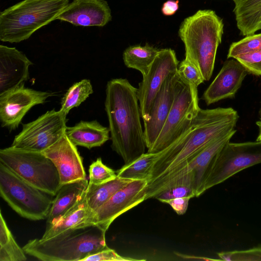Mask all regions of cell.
<instances>
[{
  "label": "cell",
  "instance_id": "6da1fadb",
  "mask_svg": "<svg viewBox=\"0 0 261 261\" xmlns=\"http://www.w3.org/2000/svg\"><path fill=\"white\" fill-rule=\"evenodd\" d=\"M239 116L232 108L199 109L190 128L177 140L159 152L152 177L146 187V200L160 186L182 169L199 151L217 137L234 129Z\"/></svg>",
  "mask_w": 261,
  "mask_h": 261
},
{
  "label": "cell",
  "instance_id": "7a4b0ae2",
  "mask_svg": "<svg viewBox=\"0 0 261 261\" xmlns=\"http://www.w3.org/2000/svg\"><path fill=\"white\" fill-rule=\"evenodd\" d=\"M106 94L111 148L127 164L144 153L146 148L137 88L126 79H114L108 82Z\"/></svg>",
  "mask_w": 261,
  "mask_h": 261
},
{
  "label": "cell",
  "instance_id": "3957f363",
  "mask_svg": "<svg viewBox=\"0 0 261 261\" xmlns=\"http://www.w3.org/2000/svg\"><path fill=\"white\" fill-rule=\"evenodd\" d=\"M224 23L212 10H199L185 18L178 30L185 57L199 68L204 81L212 75L217 51L222 41Z\"/></svg>",
  "mask_w": 261,
  "mask_h": 261
},
{
  "label": "cell",
  "instance_id": "277c9868",
  "mask_svg": "<svg viewBox=\"0 0 261 261\" xmlns=\"http://www.w3.org/2000/svg\"><path fill=\"white\" fill-rule=\"evenodd\" d=\"M106 232L96 225L66 230L47 239L29 240L26 254L42 261H77L108 248Z\"/></svg>",
  "mask_w": 261,
  "mask_h": 261
},
{
  "label": "cell",
  "instance_id": "5b68a950",
  "mask_svg": "<svg viewBox=\"0 0 261 261\" xmlns=\"http://www.w3.org/2000/svg\"><path fill=\"white\" fill-rule=\"evenodd\" d=\"M69 4V0H23L0 13V40L18 43L51 21Z\"/></svg>",
  "mask_w": 261,
  "mask_h": 261
},
{
  "label": "cell",
  "instance_id": "8992f818",
  "mask_svg": "<svg viewBox=\"0 0 261 261\" xmlns=\"http://www.w3.org/2000/svg\"><path fill=\"white\" fill-rule=\"evenodd\" d=\"M0 163L32 186L52 196L56 195L61 186L57 167L42 152L11 146L0 150Z\"/></svg>",
  "mask_w": 261,
  "mask_h": 261
},
{
  "label": "cell",
  "instance_id": "52a82bcc",
  "mask_svg": "<svg viewBox=\"0 0 261 261\" xmlns=\"http://www.w3.org/2000/svg\"><path fill=\"white\" fill-rule=\"evenodd\" d=\"M0 195L18 215L27 219H46L52 196L32 186L0 163Z\"/></svg>",
  "mask_w": 261,
  "mask_h": 261
},
{
  "label": "cell",
  "instance_id": "ba28073f",
  "mask_svg": "<svg viewBox=\"0 0 261 261\" xmlns=\"http://www.w3.org/2000/svg\"><path fill=\"white\" fill-rule=\"evenodd\" d=\"M174 100L164 125L148 152L158 153L172 145L192 126L200 109L188 83L179 75Z\"/></svg>",
  "mask_w": 261,
  "mask_h": 261
},
{
  "label": "cell",
  "instance_id": "9c48e42d",
  "mask_svg": "<svg viewBox=\"0 0 261 261\" xmlns=\"http://www.w3.org/2000/svg\"><path fill=\"white\" fill-rule=\"evenodd\" d=\"M260 163L261 141H229L215 158L206 177L205 190L223 182L243 170Z\"/></svg>",
  "mask_w": 261,
  "mask_h": 261
},
{
  "label": "cell",
  "instance_id": "30bf717a",
  "mask_svg": "<svg viewBox=\"0 0 261 261\" xmlns=\"http://www.w3.org/2000/svg\"><path fill=\"white\" fill-rule=\"evenodd\" d=\"M67 120L66 116L59 110L48 111L36 119L23 124L11 146L42 152L65 134Z\"/></svg>",
  "mask_w": 261,
  "mask_h": 261
},
{
  "label": "cell",
  "instance_id": "8fae6325",
  "mask_svg": "<svg viewBox=\"0 0 261 261\" xmlns=\"http://www.w3.org/2000/svg\"><path fill=\"white\" fill-rule=\"evenodd\" d=\"M236 132L234 128L229 130L213 140L194 156L182 169L164 181L154 192L152 198H155L168 182L178 178H182L191 186L195 197L203 194L205 191L206 177L215 158Z\"/></svg>",
  "mask_w": 261,
  "mask_h": 261
},
{
  "label": "cell",
  "instance_id": "7c38bea8",
  "mask_svg": "<svg viewBox=\"0 0 261 261\" xmlns=\"http://www.w3.org/2000/svg\"><path fill=\"white\" fill-rule=\"evenodd\" d=\"M178 64L179 61L174 50L161 49L148 72L143 76L137 88V95L143 122L148 120L154 99L166 77L177 70Z\"/></svg>",
  "mask_w": 261,
  "mask_h": 261
},
{
  "label": "cell",
  "instance_id": "4fadbf2b",
  "mask_svg": "<svg viewBox=\"0 0 261 261\" xmlns=\"http://www.w3.org/2000/svg\"><path fill=\"white\" fill-rule=\"evenodd\" d=\"M52 93L26 88L24 84L0 94L1 126L10 131L18 128L34 106L43 103Z\"/></svg>",
  "mask_w": 261,
  "mask_h": 261
},
{
  "label": "cell",
  "instance_id": "5bb4252c",
  "mask_svg": "<svg viewBox=\"0 0 261 261\" xmlns=\"http://www.w3.org/2000/svg\"><path fill=\"white\" fill-rule=\"evenodd\" d=\"M147 180H135L116 192L94 214L92 224L106 232L122 214L146 200Z\"/></svg>",
  "mask_w": 261,
  "mask_h": 261
},
{
  "label": "cell",
  "instance_id": "9a60e30c",
  "mask_svg": "<svg viewBox=\"0 0 261 261\" xmlns=\"http://www.w3.org/2000/svg\"><path fill=\"white\" fill-rule=\"evenodd\" d=\"M177 70L166 77L153 102L149 119L144 121V136L149 149L159 136L172 106L179 80Z\"/></svg>",
  "mask_w": 261,
  "mask_h": 261
},
{
  "label": "cell",
  "instance_id": "2e32d148",
  "mask_svg": "<svg viewBox=\"0 0 261 261\" xmlns=\"http://www.w3.org/2000/svg\"><path fill=\"white\" fill-rule=\"evenodd\" d=\"M57 167L61 185L86 178L82 157L65 134L57 142L42 152Z\"/></svg>",
  "mask_w": 261,
  "mask_h": 261
},
{
  "label": "cell",
  "instance_id": "e0dca14e",
  "mask_svg": "<svg viewBox=\"0 0 261 261\" xmlns=\"http://www.w3.org/2000/svg\"><path fill=\"white\" fill-rule=\"evenodd\" d=\"M248 73L245 67L236 59L226 60L204 92L202 99L209 106L224 99L234 97Z\"/></svg>",
  "mask_w": 261,
  "mask_h": 261
},
{
  "label": "cell",
  "instance_id": "ac0fdd59",
  "mask_svg": "<svg viewBox=\"0 0 261 261\" xmlns=\"http://www.w3.org/2000/svg\"><path fill=\"white\" fill-rule=\"evenodd\" d=\"M57 19L75 26L101 27L111 20V10L105 0H73Z\"/></svg>",
  "mask_w": 261,
  "mask_h": 261
},
{
  "label": "cell",
  "instance_id": "d6986e66",
  "mask_svg": "<svg viewBox=\"0 0 261 261\" xmlns=\"http://www.w3.org/2000/svg\"><path fill=\"white\" fill-rule=\"evenodd\" d=\"M32 62L15 47L0 45V94L15 88L29 78Z\"/></svg>",
  "mask_w": 261,
  "mask_h": 261
},
{
  "label": "cell",
  "instance_id": "ffe728a7",
  "mask_svg": "<svg viewBox=\"0 0 261 261\" xmlns=\"http://www.w3.org/2000/svg\"><path fill=\"white\" fill-rule=\"evenodd\" d=\"M85 178L62 185L58 191L46 218V228L56 223L74 206L86 192L88 185Z\"/></svg>",
  "mask_w": 261,
  "mask_h": 261
},
{
  "label": "cell",
  "instance_id": "44dd1931",
  "mask_svg": "<svg viewBox=\"0 0 261 261\" xmlns=\"http://www.w3.org/2000/svg\"><path fill=\"white\" fill-rule=\"evenodd\" d=\"M65 134L76 146L89 149L101 146L110 139L109 128L97 120H82L73 126H67Z\"/></svg>",
  "mask_w": 261,
  "mask_h": 261
},
{
  "label": "cell",
  "instance_id": "7402d4cb",
  "mask_svg": "<svg viewBox=\"0 0 261 261\" xmlns=\"http://www.w3.org/2000/svg\"><path fill=\"white\" fill-rule=\"evenodd\" d=\"M93 213L87 201L86 191L77 203L54 225L46 228L42 240H47L68 229L83 227L92 224Z\"/></svg>",
  "mask_w": 261,
  "mask_h": 261
},
{
  "label": "cell",
  "instance_id": "603a6c76",
  "mask_svg": "<svg viewBox=\"0 0 261 261\" xmlns=\"http://www.w3.org/2000/svg\"><path fill=\"white\" fill-rule=\"evenodd\" d=\"M237 26L247 36L261 30V0H232Z\"/></svg>",
  "mask_w": 261,
  "mask_h": 261
},
{
  "label": "cell",
  "instance_id": "cb8c5ba5",
  "mask_svg": "<svg viewBox=\"0 0 261 261\" xmlns=\"http://www.w3.org/2000/svg\"><path fill=\"white\" fill-rule=\"evenodd\" d=\"M133 180L117 176L115 179L100 185L88 183L86 190L87 203L90 210L95 212L116 192Z\"/></svg>",
  "mask_w": 261,
  "mask_h": 261
},
{
  "label": "cell",
  "instance_id": "d4e9b609",
  "mask_svg": "<svg viewBox=\"0 0 261 261\" xmlns=\"http://www.w3.org/2000/svg\"><path fill=\"white\" fill-rule=\"evenodd\" d=\"M160 49L146 43L145 45H132L126 48L123 53L125 65L136 69L145 76Z\"/></svg>",
  "mask_w": 261,
  "mask_h": 261
},
{
  "label": "cell",
  "instance_id": "484cf974",
  "mask_svg": "<svg viewBox=\"0 0 261 261\" xmlns=\"http://www.w3.org/2000/svg\"><path fill=\"white\" fill-rule=\"evenodd\" d=\"M159 156V152H147L133 162L124 164L116 171L117 176L135 180H147L152 177L153 168Z\"/></svg>",
  "mask_w": 261,
  "mask_h": 261
},
{
  "label": "cell",
  "instance_id": "4316f807",
  "mask_svg": "<svg viewBox=\"0 0 261 261\" xmlns=\"http://www.w3.org/2000/svg\"><path fill=\"white\" fill-rule=\"evenodd\" d=\"M25 253L15 241L1 211L0 261H25Z\"/></svg>",
  "mask_w": 261,
  "mask_h": 261
},
{
  "label": "cell",
  "instance_id": "83f0119b",
  "mask_svg": "<svg viewBox=\"0 0 261 261\" xmlns=\"http://www.w3.org/2000/svg\"><path fill=\"white\" fill-rule=\"evenodd\" d=\"M93 92L91 82L83 79L75 83L67 90L61 102L60 112L67 116L73 108L79 106Z\"/></svg>",
  "mask_w": 261,
  "mask_h": 261
},
{
  "label": "cell",
  "instance_id": "f1b7e54d",
  "mask_svg": "<svg viewBox=\"0 0 261 261\" xmlns=\"http://www.w3.org/2000/svg\"><path fill=\"white\" fill-rule=\"evenodd\" d=\"M177 72L181 78L188 83L195 100L199 102L198 87L204 81L199 68L192 61L185 57L179 63Z\"/></svg>",
  "mask_w": 261,
  "mask_h": 261
},
{
  "label": "cell",
  "instance_id": "f546056e",
  "mask_svg": "<svg viewBox=\"0 0 261 261\" xmlns=\"http://www.w3.org/2000/svg\"><path fill=\"white\" fill-rule=\"evenodd\" d=\"M261 50V33L245 36L231 43L227 57L228 59L254 53Z\"/></svg>",
  "mask_w": 261,
  "mask_h": 261
},
{
  "label": "cell",
  "instance_id": "4dcf8cb0",
  "mask_svg": "<svg viewBox=\"0 0 261 261\" xmlns=\"http://www.w3.org/2000/svg\"><path fill=\"white\" fill-rule=\"evenodd\" d=\"M89 183L100 185L115 179L117 175L116 172L102 163L101 158H97L89 166Z\"/></svg>",
  "mask_w": 261,
  "mask_h": 261
},
{
  "label": "cell",
  "instance_id": "1f68e13d",
  "mask_svg": "<svg viewBox=\"0 0 261 261\" xmlns=\"http://www.w3.org/2000/svg\"><path fill=\"white\" fill-rule=\"evenodd\" d=\"M218 256L226 261H261V246L253 248L221 252Z\"/></svg>",
  "mask_w": 261,
  "mask_h": 261
},
{
  "label": "cell",
  "instance_id": "d6a6232c",
  "mask_svg": "<svg viewBox=\"0 0 261 261\" xmlns=\"http://www.w3.org/2000/svg\"><path fill=\"white\" fill-rule=\"evenodd\" d=\"M250 73L261 75V50L235 58Z\"/></svg>",
  "mask_w": 261,
  "mask_h": 261
},
{
  "label": "cell",
  "instance_id": "836d02e7",
  "mask_svg": "<svg viewBox=\"0 0 261 261\" xmlns=\"http://www.w3.org/2000/svg\"><path fill=\"white\" fill-rule=\"evenodd\" d=\"M191 196L195 197L193 189L185 185H175L168 188L159 193L155 198L159 201L178 197Z\"/></svg>",
  "mask_w": 261,
  "mask_h": 261
},
{
  "label": "cell",
  "instance_id": "e575fe53",
  "mask_svg": "<svg viewBox=\"0 0 261 261\" xmlns=\"http://www.w3.org/2000/svg\"><path fill=\"white\" fill-rule=\"evenodd\" d=\"M139 261L144 259H137L124 257L119 255L114 250L109 247L101 250L85 258L83 261Z\"/></svg>",
  "mask_w": 261,
  "mask_h": 261
},
{
  "label": "cell",
  "instance_id": "d590c367",
  "mask_svg": "<svg viewBox=\"0 0 261 261\" xmlns=\"http://www.w3.org/2000/svg\"><path fill=\"white\" fill-rule=\"evenodd\" d=\"M191 196L178 197L170 199L162 200L160 201L168 204L172 209L179 215L186 213L189 205Z\"/></svg>",
  "mask_w": 261,
  "mask_h": 261
},
{
  "label": "cell",
  "instance_id": "8d00e7d4",
  "mask_svg": "<svg viewBox=\"0 0 261 261\" xmlns=\"http://www.w3.org/2000/svg\"><path fill=\"white\" fill-rule=\"evenodd\" d=\"M178 8V0H168L163 4L161 11L164 15L171 16L176 12Z\"/></svg>",
  "mask_w": 261,
  "mask_h": 261
},
{
  "label": "cell",
  "instance_id": "74e56055",
  "mask_svg": "<svg viewBox=\"0 0 261 261\" xmlns=\"http://www.w3.org/2000/svg\"><path fill=\"white\" fill-rule=\"evenodd\" d=\"M177 256L187 259H192V260H222L221 259H213L203 256H198L195 255H190L185 254H182L179 252L174 253Z\"/></svg>",
  "mask_w": 261,
  "mask_h": 261
},
{
  "label": "cell",
  "instance_id": "f35d334b",
  "mask_svg": "<svg viewBox=\"0 0 261 261\" xmlns=\"http://www.w3.org/2000/svg\"><path fill=\"white\" fill-rule=\"evenodd\" d=\"M256 124L257 126L259 128V133L257 136V138L256 139V141H261V121H257L256 122Z\"/></svg>",
  "mask_w": 261,
  "mask_h": 261
},
{
  "label": "cell",
  "instance_id": "ab89813d",
  "mask_svg": "<svg viewBox=\"0 0 261 261\" xmlns=\"http://www.w3.org/2000/svg\"><path fill=\"white\" fill-rule=\"evenodd\" d=\"M259 121H261V106L259 111Z\"/></svg>",
  "mask_w": 261,
  "mask_h": 261
}]
</instances>
